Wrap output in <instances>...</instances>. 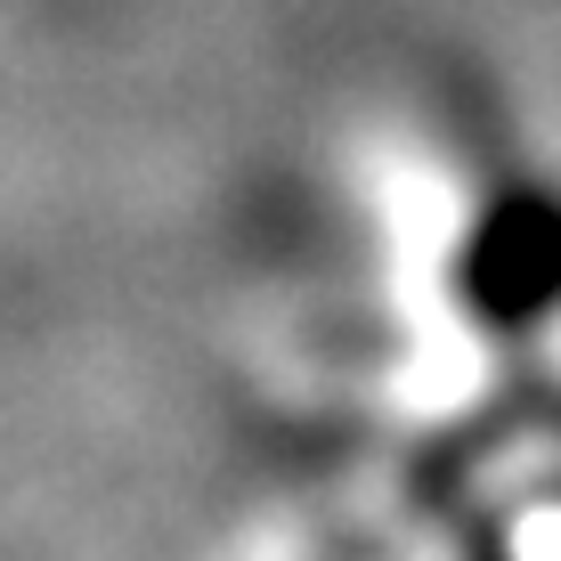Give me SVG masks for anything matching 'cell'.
I'll return each mask as SVG.
<instances>
[{
    "mask_svg": "<svg viewBox=\"0 0 561 561\" xmlns=\"http://www.w3.org/2000/svg\"><path fill=\"white\" fill-rule=\"evenodd\" d=\"M456 301L489 334H529L561 309V196L496 187L456 253Z\"/></svg>",
    "mask_w": 561,
    "mask_h": 561,
    "instance_id": "cell-1",
    "label": "cell"
}]
</instances>
